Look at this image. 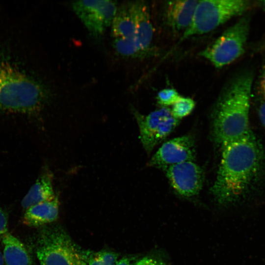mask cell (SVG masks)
<instances>
[{
  "instance_id": "83f0119b",
  "label": "cell",
  "mask_w": 265,
  "mask_h": 265,
  "mask_svg": "<svg viewBox=\"0 0 265 265\" xmlns=\"http://www.w3.org/2000/svg\"><path fill=\"white\" fill-rule=\"evenodd\" d=\"M4 262L3 259V255L1 252L0 251V265H4Z\"/></svg>"
},
{
  "instance_id": "ba28073f",
  "label": "cell",
  "mask_w": 265,
  "mask_h": 265,
  "mask_svg": "<svg viewBox=\"0 0 265 265\" xmlns=\"http://www.w3.org/2000/svg\"><path fill=\"white\" fill-rule=\"evenodd\" d=\"M72 7L75 14L95 39L102 37L110 26L118 5L116 1L107 0L73 1Z\"/></svg>"
},
{
  "instance_id": "4fadbf2b",
  "label": "cell",
  "mask_w": 265,
  "mask_h": 265,
  "mask_svg": "<svg viewBox=\"0 0 265 265\" xmlns=\"http://www.w3.org/2000/svg\"><path fill=\"white\" fill-rule=\"evenodd\" d=\"M53 186V176L48 169L44 170L31 186L21 202L22 207L28 208L55 198Z\"/></svg>"
},
{
  "instance_id": "603a6c76",
  "label": "cell",
  "mask_w": 265,
  "mask_h": 265,
  "mask_svg": "<svg viewBox=\"0 0 265 265\" xmlns=\"http://www.w3.org/2000/svg\"><path fill=\"white\" fill-rule=\"evenodd\" d=\"M136 265H166L163 261L151 257H145L137 262Z\"/></svg>"
},
{
  "instance_id": "ffe728a7",
  "label": "cell",
  "mask_w": 265,
  "mask_h": 265,
  "mask_svg": "<svg viewBox=\"0 0 265 265\" xmlns=\"http://www.w3.org/2000/svg\"><path fill=\"white\" fill-rule=\"evenodd\" d=\"M97 253L105 265H115L118 262V255L114 252L102 251Z\"/></svg>"
},
{
  "instance_id": "d4e9b609",
  "label": "cell",
  "mask_w": 265,
  "mask_h": 265,
  "mask_svg": "<svg viewBox=\"0 0 265 265\" xmlns=\"http://www.w3.org/2000/svg\"><path fill=\"white\" fill-rule=\"evenodd\" d=\"M258 115L260 122L265 129V101H263L259 106Z\"/></svg>"
},
{
  "instance_id": "44dd1931",
  "label": "cell",
  "mask_w": 265,
  "mask_h": 265,
  "mask_svg": "<svg viewBox=\"0 0 265 265\" xmlns=\"http://www.w3.org/2000/svg\"><path fill=\"white\" fill-rule=\"evenodd\" d=\"M8 215L7 212L0 208V240L7 232Z\"/></svg>"
},
{
  "instance_id": "3957f363",
  "label": "cell",
  "mask_w": 265,
  "mask_h": 265,
  "mask_svg": "<svg viewBox=\"0 0 265 265\" xmlns=\"http://www.w3.org/2000/svg\"><path fill=\"white\" fill-rule=\"evenodd\" d=\"M44 86L7 62H0V110L32 114L44 105Z\"/></svg>"
},
{
  "instance_id": "7402d4cb",
  "label": "cell",
  "mask_w": 265,
  "mask_h": 265,
  "mask_svg": "<svg viewBox=\"0 0 265 265\" xmlns=\"http://www.w3.org/2000/svg\"><path fill=\"white\" fill-rule=\"evenodd\" d=\"M258 90L259 94L265 101V65L261 70L258 81Z\"/></svg>"
},
{
  "instance_id": "30bf717a",
  "label": "cell",
  "mask_w": 265,
  "mask_h": 265,
  "mask_svg": "<svg viewBox=\"0 0 265 265\" xmlns=\"http://www.w3.org/2000/svg\"><path fill=\"white\" fill-rule=\"evenodd\" d=\"M163 170L173 189L182 196H195L202 187L203 170L193 161L176 164Z\"/></svg>"
},
{
  "instance_id": "52a82bcc",
  "label": "cell",
  "mask_w": 265,
  "mask_h": 265,
  "mask_svg": "<svg viewBox=\"0 0 265 265\" xmlns=\"http://www.w3.org/2000/svg\"><path fill=\"white\" fill-rule=\"evenodd\" d=\"M132 110L138 125L141 142L148 153L166 138L180 122L167 107H161L147 115L141 114L134 108Z\"/></svg>"
},
{
  "instance_id": "9a60e30c",
  "label": "cell",
  "mask_w": 265,
  "mask_h": 265,
  "mask_svg": "<svg viewBox=\"0 0 265 265\" xmlns=\"http://www.w3.org/2000/svg\"><path fill=\"white\" fill-rule=\"evenodd\" d=\"M110 27L111 35L113 39L135 38L131 1L125 2L118 6Z\"/></svg>"
},
{
  "instance_id": "5b68a950",
  "label": "cell",
  "mask_w": 265,
  "mask_h": 265,
  "mask_svg": "<svg viewBox=\"0 0 265 265\" xmlns=\"http://www.w3.org/2000/svg\"><path fill=\"white\" fill-rule=\"evenodd\" d=\"M254 5L246 0H198L191 23L182 34L179 43L213 30L233 18L243 15Z\"/></svg>"
},
{
  "instance_id": "e0dca14e",
  "label": "cell",
  "mask_w": 265,
  "mask_h": 265,
  "mask_svg": "<svg viewBox=\"0 0 265 265\" xmlns=\"http://www.w3.org/2000/svg\"><path fill=\"white\" fill-rule=\"evenodd\" d=\"M112 46L117 54L126 58H137L142 56L135 38H115Z\"/></svg>"
},
{
  "instance_id": "d6986e66",
  "label": "cell",
  "mask_w": 265,
  "mask_h": 265,
  "mask_svg": "<svg viewBox=\"0 0 265 265\" xmlns=\"http://www.w3.org/2000/svg\"><path fill=\"white\" fill-rule=\"evenodd\" d=\"M182 96L174 88H165L159 91L157 95L158 103L162 107L173 106Z\"/></svg>"
},
{
  "instance_id": "5bb4252c",
  "label": "cell",
  "mask_w": 265,
  "mask_h": 265,
  "mask_svg": "<svg viewBox=\"0 0 265 265\" xmlns=\"http://www.w3.org/2000/svg\"><path fill=\"white\" fill-rule=\"evenodd\" d=\"M59 213V201L56 196L53 200L33 205L26 210L23 217L24 224L39 227L55 221Z\"/></svg>"
},
{
  "instance_id": "277c9868",
  "label": "cell",
  "mask_w": 265,
  "mask_h": 265,
  "mask_svg": "<svg viewBox=\"0 0 265 265\" xmlns=\"http://www.w3.org/2000/svg\"><path fill=\"white\" fill-rule=\"evenodd\" d=\"M36 253L40 265H88L89 252L82 250L63 229L51 227L39 233Z\"/></svg>"
},
{
  "instance_id": "7a4b0ae2",
  "label": "cell",
  "mask_w": 265,
  "mask_h": 265,
  "mask_svg": "<svg viewBox=\"0 0 265 265\" xmlns=\"http://www.w3.org/2000/svg\"><path fill=\"white\" fill-rule=\"evenodd\" d=\"M253 75L244 71L224 85L212 112V136L221 147L250 130L249 112Z\"/></svg>"
},
{
  "instance_id": "484cf974",
  "label": "cell",
  "mask_w": 265,
  "mask_h": 265,
  "mask_svg": "<svg viewBox=\"0 0 265 265\" xmlns=\"http://www.w3.org/2000/svg\"><path fill=\"white\" fill-rule=\"evenodd\" d=\"M115 265H132V264L128 258H124L118 261Z\"/></svg>"
},
{
  "instance_id": "8fae6325",
  "label": "cell",
  "mask_w": 265,
  "mask_h": 265,
  "mask_svg": "<svg viewBox=\"0 0 265 265\" xmlns=\"http://www.w3.org/2000/svg\"><path fill=\"white\" fill-rule=\"evenodd\" d=\"M198 2L197 0L164 1L161 12L163 24L172 32L183 34L191 23Z\"/></svg>"
},
{
  "instance_id": "9c48e42d",
  "label": "cell",
  "mask_w": 265,
  "mask_h": 265,
  "mask_svg": "<svg viewBox=\"0 0 265 265\" xmlns=\"http://www.w3.org/2000/svg\"><path fill=\"white\" fill-rule=\"evenodd\" d=\"M195 158V142L191 135L171 139L164 143L151 158L148 165L165 168Z\"/></svg>"
},
{
  "instance_id": "8992f818",
  "label": "cell",
  "mask_w": 265,
  "mask_h": 265,
  "mask_svg": "<svg viewBox=\"0 0 265 265\" xmlns=\"http://www.w3.org/2000/svg\"><path fill=\"white\" fill-rule=\"evenodd\" d=\"M250 27V17L242 16L201 51L199 55L208 60L216 68L220 69L231 64L243 54Z\"/></svg>"
},
{
  "instance_id": "ac0fdd59",
  "label": "cell",
  "mask_w": 265,
  "mask_h": 265,
  "mask_svg": "<svg viewBox=\"0 0 265 265\" xmlns=\"http://www.w3.org/2000/svg\"><path fill=\"white\" fill-rule=\"evenodd\" d=\"M195 106V102L191 98L181 97L172 107L171 111L176 119H181L191 113Z\"/></svg>"
},
{
  "instance_id": "cb8c5ba5",
  "label": "cell",
  "mask_w": 265,
  "mask_h": 265,
  "mask_svg": "<svg viewBox=\"0 0 265 265\" xmlns=\"http://www.w3.org/2000/svg\"><path fill=\"white\" fill-rule=\"evenodd\" d=\"M87 263L88 265H105L97 252L93 254L89 253Z\"/></svg>"
},
{
  "instance_id": "f1b7e54d",
  "label": "cell",
  "mask_w": 265,
  "mask_h": 265,
  "mask_svg": "<svg viewBox=\"0 0 265 265\" xmlns=\"http://www.w3.org/2000/svg\"><path fill=\"white\" fill-rule=\"evenodd\" d=\"M263 47H264V48L265 49V42L263 44Z\"/></svg>"
},
{
  "instance_id": "6da1fadb",
  "label": "cell",
  "mask_w": 265,
  "mask_h": 265,
  "mask_svg": "<svg viewBox=\"0 0 265 265\" xmlns=\"http://www.w3.org/2000/svg\"><path fill=\"white\" fill-rule=\"evenodd\" d=\"M221 160L211 192L220 206L241 199L257 177L262 164L261 145L250 130L223 146Z\"/></svg>"
},
{
  "instance_id": "7c38bea8",
  "label": "cell",
  "mask_w": 265,
  "mask_h": 265,
  "mask_svg": "<svg viewBox=\"0 0 265 265\" xmlns=\"http://www.w3.org/2000/svg\"><path fill=\"white\" fill-rule=\"evenodd\" d=\"M134 22L135 39L142 56L149 55L153 48L154 29L148 4L143 0L131 1Z\"/></svg>"
},
{
  "instance_id": "2e32d148",
  "label": "cell",
  "mask_w": 265,
  "mask_h": 265,
  "mask_svg": "<svg viewBox=\"0 0 265 265\" xmlns=\"http://www.w3.org/2000/svg\"><path fill=\"white\" fill-rule=\"evenodd\" d=\"M1 239L5 265H33L29 252L17 238L7 232Z\"/></svg>"
},
{
  "instance_id": "4316f807",
  "label": "cell",
  "mask_w": 265,
  "mask_h": 265,
  "mask_svg": "<svg viewBox=\"0 0 265 265\" xmlns=\"http://www.w3.org/2000/svg\"><path fill=\"white\" fill-rule=\"evenodd\" d=\"M255 4L265 10V0L258 1Z\"/></svg>"
}]
</instances>
